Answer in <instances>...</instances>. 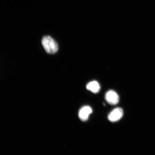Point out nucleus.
I'll return each instance as SVG.
<instances>
[{"label": "nucleus", "mask_w": 155, "mask_h": 155, "mask_svg": "<svg viewBox=\"0 0 155 155\" xmlns=\"http://www.w3.org/2000/svg\"><path fill=\"white\" fill-rule=\"evenodd\" d=\"M42 44L45 50L48 54H54L58 51V44L51 37H44L42 39Z\"/></svg>", "instance_id": "1"}, {"label": "nucleus", "mask_w": 155, "mask_h": 155, "mask_svg": "<svg viewBox=\"0 0 155 155\" xmlns=\"http://www.w3.org/2000/svg\"><path fill=\"white\" fill-rule=\"evenodd\" d=\"M105 98L107 102L111 105H116L119 101V95L113 90H110L107 92Z\"/></svg>", "instance_id": "2"}, {"label": "nucleus", "mask_w": 155, "mask_h": 155, "mask_svg": "<svg viewBox=\"0 0 155 155\" xmlns=\"http://www.w3.org/2000/svg\"><path fill=\"white\" fill-rule=\"evenodd\" d=\"M92 112V108L89 106L83 107L79 110L78 116L79 119L83 121H86L88 119L89 115Z\"/></svg>", "instance_id": "4"}, {"label": "nucleus", "mask_w": 155, "mask_h": 155, "mask_svg": "<svg viewBox=\"0 0 155 155\" xmlns=\"http://www.w3.org/2000/svg\"><path fill=\"white\" fill-rule=\"evenodd\" d=\"M87 90L91 91L94 94H96L100 90V86L97 82L96 81H93L89 83L87 85Z\"/></svg>", "instance_id": "5"}, {"label": "nucleus", "mask_w": 155, "mask_h": 155, "mask_svg": "<svg viewBox=\"0 0 155 155\" xmlns=\"http://www.w3.org/2000/svg\"><path fill=\"white\" fill-rule=\"evenodd\" d=\"M123 111L122 108H116L110 112L108 115V119L111 122L117 121L123 117Z\"/></svg>", "instance_id": "3"}]
</instances>
